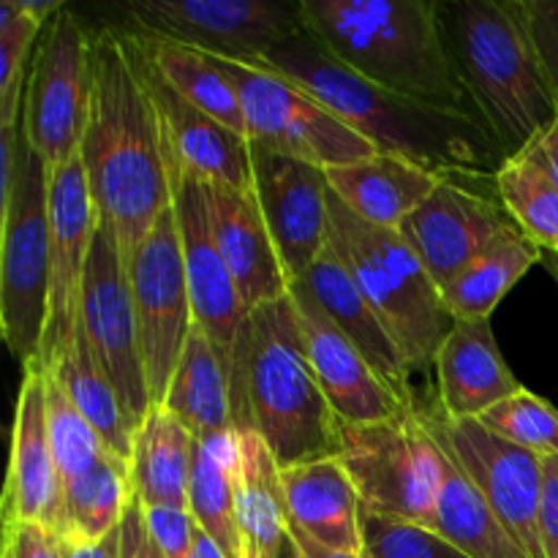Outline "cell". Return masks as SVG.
Segmentation results:
<instances>
[{
	"label": "cell",
	"mask_w": 558,
	"mask_h": 558,
	"mask_svg": "<svg viewBox=\"0 0 558 558\" xmlns=\"http://www.w3.org/2000/svg\"><path fill=\"white\" fill-rule=\"evenodd\" d=\"M134 499L129 463L104 456L85 474L63 485V515L58 534L63 543H98L118 532Z\"/></svg>",
	"instance_id": "obj_35"
},
{
	"label": "cell",
	"mask_w": 558,
	"mask_h": 558,
	"mask_svg": "<svg viewBox=\"0 0 558 558\" xmlns=\"http://www.w3.org/2000/svg\"><path fill=\"white\" fill-rule=\"evenodd\" d=\"M234 466H238V430L194 439V466L189 483V512L196 526L223 550L227 558H245L234 507Z\"/></svg>",
	"instance_id": "obj_33"
},
{
	"label": "cell",
	"mask_w": 558,
	"mask_h": 558,
	"mask_svg": "<svg viewBox=\"0 0 558 558\" xmlns=\"http://www.w3.org/2000/svg\"><path fill=\"white\" fill-rule=\"evenodd\" d=\"M44 371L54 376V381L63 387L65 396L82 412V417L98 430L107 450L114 452L120 461L131 463L134 434H131L129 423H125L123 407H120L112 381L107 379L104 368L98 365L96 354H93L82 319H76L69 343L60 349L58 357Z\"/></svg>",
	"instance_id": "obj_31"
},
{
	"label": "cell",
	"mask_w": 558,
	"mask_h": 558,
	"mask_svg": "<svg viewBox=\"0 0 558 558\" xmlns=\"http://www.w3.org/2000/svg\"><path fill=\"white\" fill-rule=\"evenodd\" d=\"M153 96L163 120V136L169 150V172H183L205 183L232 185L254 191V156L251 140L229 125L218 123L196 109L183 96L163 85L150 69Z\"/></svg>",
	"instance_id": "obj_22"
},
{
	"label": "cell",
	"mask_w": 558,
	"mask_h": 558,
	"mask_svg": "<svg viewBox=\"0 0 558 558\" xmlns=\"http://www.w3.org/2000/svg\"><path fill=\"white\" fill-rule=\"evenodd\" d=\"M417 412L430 436L477 485L523 554L529 558H545L543 539H539L543 458L501 439L480 420H452L441 409L425 412L417 407Z\"/></svg>",
	"instance_id": "obj_13"
},
{
	"label": "cell",
	"mask_w": 558,
	"mask_h": 558,
	"mask_svg": "<svg viewBox=\"0 0 558 558\" xmlns=\"http://www.w3.org/2000/svg\"><path fill=\"white\" fill-rule=\"evenodd\" d=\"M129 278L150 403L161 407L194 327L183 240H180L174 207L163 210L150 234L142 240L129 265Z\"/></svg>",
	"instance_id": "obj_14"
},
{
	"label": "cell",
	"mask_w": 558,
	"mask_h": 558,
	"mask_svg": "<svg viewBox=\"0 0 558 558\" xmlns=\"http://www.w3.org/2000/svg\"><path fill=\"white\" fill-rule=\"evenodd\" d=\"M327 245L352 272L412 374L434 368L456 319L447 314L439 287L403 234L363 221L330 191Z\"/></svg>",
	"instance_id": "obj_6"
},
{
	"label": "cell",
	"mask_w": 558,
	"mask_h": 558,
	"mask_svg": "<svg viewBox=\"0 0 558 558\" xmlns=\"http://www.w3.org/2000/svg\"><path fill=\"white\" fill-rule=\"evenodd\" d=\"M0 558H65V548L60 534L44 523L9 521L3 523Z\"/></svg>",
	"instance_id": "obj_42"
},
{
	"label": "cell",
	"mask_w": 558,
	"mask_h": 558,
	"mask_svg": "<svg viewBox=\"0 0 558 558\" xmlns=\"http://www.w3.org/2000/svg\"><path fill=\"white\" fill-rule=\"evenodd\" d=\"M510 227L515 221L501 205L496 178L447 174L398 232L441 292Z\"/></svg>",
	"instance_id": "obj_15"
},
{
	"label": "cell",
	"mask_w": 558,
	"mask_h": 558,
	"mask_svg": "<svg viewBox=\"0 0 558 558\" xmlns=\"http://www.w3.org/2000/svg\"><path fill=\"white\" fill-rule=\"evenodd\" d=\"M300 14L305 31L363 80L483 123L447 52L434 0H300Z\"/></svg>",
	"instance_id": "obj_5"
},
{
	"label": "cell",
	"mask_w": 558,
	"mask_h": 558,
	"mask_svg": "<svg viewBox=\"0 0 558 558\" xmlns=\"http://www.w3.org/2000/svg\"><path fill=\"white\" fill-rule=\"evenodd\" d=\"M60 515H63V480L49 441L44 368L31 363L25 365V379L16 398L3 523L33 521L58 532Z\"/></svg>",
	"instance_id": "obj_20"
},
{
	"label": "cell",
	"mask_w": 558,
	"mask_h": 558,
	"mask_svg": "<svg viewBox=\"0 0 558 558\" xmlns=\"http://www.w3.org/2000/svg\"><path fill=\"white\" fill-rule=\"evenodd\" d=\"M172 207L183 240L185 281H189L194 325L207 332L223 368H232L234 343L243 327L245 311L232 272L218 251L210 227V194L205 180L172 172Z\"/></svg>",
	"instance_id": "obj_18"
},
{
	"label": "cell",
	"mask_w": 558,
	"mask_h": 558,
	"mask_svg": "<svg viewBox=\"0 0 558 558\" xmlns=\"http://www.w3.org/2000/svg\"><path fill=\"white\" fill-rule=\"evenodd\" d=\"M289 298L298 311L305 352H308L316 381H319L332 414L341 423H381V420H392L414 409L398 401L396 392L376 376L363 352L338 330L336 322L322 311V305L303 287L292 283Z\"/></svg>",
	"instance_id": "obj_19"
},
{
	"label": "cell",
	"mask_w": 558,
	"mask_h": 558,
	"mask_svg": "<svg viewBox=\"0 0 558 558\" xmlns=\"http://www.w3.org/2000/svg\"><path fill=\"white\" fill-rule=\"evenodd\" d=\"M523 3H526L539 58H543L548 80L558 98V0H523Z\"/></svg>",
	"instance_id": "obj_43"
},
{
	"label": "cell",
	"mask_w": 558,
	"mask_h": 558,
	"mask_svg": "<svg viewBox=\"0 0 558 558\" xmlns=\"http://www.w3.org/2000/svg\"><path fill=\"white\" fill-rule=\"evenodd\" d=\"M232 82L245 114L251 145L303 158L322 169L376 156V147L311 93L262 65L216 58Z\"/></svg>",
	"instance_id": "obj_10"
},
{
	"label": "cell",
	"mask_w": 558,
	"mask_h": 558,
	"mask_svg": "<svg viewBox=\"0 0 558 558\" xmlns=\"http://www.w3.org/2000/svg\"><path fill=\"white\" fill-rule=\"evenodd\" d=\"M480 423L534 456H558V409L526 387L488 409Z\"/></svg>",
	"instance_id": "obj_39"
},
{
	"label": "cell",
	"mask_w": 558,
	"mask_h": 558,
	"mask_svg": "<svg viewBox=\"0 0 558 558\" xmlns=\"http://www.w3.org/2000/svg\"><path fill=\"white\" fill-rule=\"evenodd\" d=\"M543 265L548 267L550 276L558 281V251H543Z\"/></svg>",
	"instance_id": "obj_49"
},
{
	"label": "cell",
	"mask_w": 558,
	"mask_h": 558,
	"mask_svg": "<svg viewBox=\"0 0 558 558\" xmlns=\"http://www.w3.org/2000/svg\"><path fill=\"white\" fill-rule=\"evenodd\" d=\"M441 36L501 158L526 150L558 114L523 0H441Z\"/></svg>",
	"instance_id": "obj_4"
},
{
	"label": "cell",
	"mask_w": 558,
	"mask_h": 558,
	"mask_svg": "<svg viewBox=\"0 0 558 558\" xmlns=\"http://www.w3.org/2000/svg\"><path fill=\"white\" fill-rule=\"evenodd\" d=\"M194 558H227L223 556V550L218 548L216 543H213L210 537H207L202 529H196V539H194Z\"/></svg>",
	"instance_id": "obj_48"
},
{
	"label": "cell",
	"mask_w": 558,
	"mask_h": 558,
	"mask_svg": "<svg viewBox=\"0 0 558 558\" xmlns=\"http://www.w3.org/2000/svg\"><path fill=\"white\" fill-rule=\"evenodd\" d=\"M98 227L96 202L90 196L82 158L60 163L49 174V316L44 330L41 354L36 363L47 368L60 349L69 343L80 319L82 281H85L87 254Z\"/></svg>",
	"instance_id": "obj_17"
},
{
	"label": "cell",
	"mask_w": 558,
	"mask_h": 558,
	"mask_svg": "<svg viewBox=\"0 0 558 558\" xmlns=\"http://www.w3.org/2000/svg\"><path fill=\"white\" fill-rule=\"evenodd\" d=\"M194 466V436L174 414L153 407L131 445V488L142 507L189 510V483Z\"/></svg>",
	"instance_id": "obj_28"
},
{
	"label": "cell",
	"mask_w": 558,
	"mask_h": 558,
	"mask_svg": "<svg viewBox=\"0 0 558 558\" xmlns=\"http://www.w3.org/2000/svg\"><path fill=\"white\" fill-rule=\"evenodd\" d=\"M283 558H294V550H292V543L287 545V554H283Z\"/></svg>",
	"instance_id": "obj_50"
},
{
	"label": "cell",
	"mask_w": 558,
	"mask_h": 558,
	"mask_svg": "<svg viewBox=\"0 0 558 558\" xmlns=\"http://www.w3.org/2000/svg\"><path fill=\"white\" fill-rule=\"evenodd\" d=\"M543 262V248L518 227H510L485 248L456 281L441 289V303L456 322L490 319L512 287Z\"/></svg>",
	"instance_id": "obj_30"
},
{
	"label": "cell",
	"mask_w": 558,
	"mask_h": 558,
	"mask_svg": "<svg viewBox=\"0 0 558 558\" xmlns=\"http://www.w3.org/2000/svg\"><path fill=\"white\" fill-rule=\"evenodd\" d=\"M161 407L169 414H174L196 441L234 430L229 374L218 357L216 347L199 325L191 327L189 341H185Z\"/></svg>",
	"instance_id": "obj_29"
},
{
	"label": "cell",
	"mask_w": 558,
	"mask_h": 558,
	"mask_svg": "<svg viewBox=\"0 0 558 558\" xmlns=\"http://www.w3.org/2000/svg\"><path fill=\"white\" fill-rule=\"evenodd\" d=\"M65 558H120V529L98 543H63Z\"/></svg>",
	"instance_id": "obj_46"
},
{
	"label": "cell",
	"mask_w": 558,
	"mask_h": 558,
	"mask_svg": "<svg viewBox=\"0 0 558 558\" xmlns=\"http://www.w3.org/2000/svg\"><path fill=\"white\" fill-rule=\"evenodd\" d=\"M232 428L262 436L281 469L338 458L341 420L332 414L292 298L248 311L229 368Z\"/></svg>",
	"instance_id": "obj_3"
},
{
	"label": "cell",
	"mask_w": 558,
	"mask_h": 558,
	"mask_svg": "<svg viewBox=\"0 0 558 558\" xmlns=\"http://www.w3.org/2000/svg\"><path fill=\"white\" fill-rule=\"evenodd\" d=\"M434 368L439 376V409L452 420H480L496 403L523 390L496 343L490 319L456 322Z\"/></svg>",
	"instance_id": "obj_24"
},
{
	"label": "cell",
	"mask_w": 558,
	"mask_h": 558,
	"mask_svg": "<svg viewBox=\"0 0 558 558\" xmlns=\"http://www.w3.org/2000/svg\"><path fill=\"white\" fill-rule=\"evenodd\" d=\"M129 16L131 31L234 63H259L305 27L300 0H136L129 3Z\"/></svg>",
	"instance_id": "obj_12"
},
{
	"label": "cell",
	"mask_w": 558,
	"mask_h": 558,
	"mask_svg": "<svg viewBox=\"0 0 558 558\" xmlns=\"http://www.w3.org/2000/svg\"><path fill=\"white\" fill-rule=\"evenodd\" d=\"M93 38L71 9L58 11L33 52L22 101V134L49 169L80 156L93 96Z\"/></svg>",
	"instance_id": "obj_9"
},
{
	"label": "cell",
	"mask_w": 558,
	"mask_h": 558,
	"mask_svg": "<svg viewBox=\"0 0 558 558\" xmlns=\"http://www.w3.org/2000/svg\"><path fill=\"white\" fill-rule=\"evenodd\" d=\"M338 461L363 507L423 526L434 523L445 456L417 407L381 423H341Z\"/></svg>",
	"instance_id": "obj_8"
},
{
	"label": "cell",
	"mask_w": 558,
	"mask_h": 558,
	"mask_svg": "<svg viewBox=\"0 0 558 558\" xmlns=\"http://www.w3.org/2000/svg\"><path fill=\"white\" fill-rule=\"evenodd\" d=\"M49 174L52 169L22 134L14 172L3 183L0 240V327L22 365L41 354L49 316Z\"/></svg>",
	"instance_id": "obj_7"
},
{
	"label": "cell",
	"mask_w": 558,
	"mask_h": 558,
	"mask_svg": "<svg viewBox=\"0 0 558 558\" xmlns=\"http://www.w3.org/2000/svg\"><path fill=\"white\" fill-rule=\"evenodd\" d=\"M496 191L523 234L543 251H558V183L534 147L505 158L496 172Z\"/></svg>",
	"instance_id": "obj_36"
},
{
	"label": "cell",
	"mask_w": 558,
	"mask_h": 558,
	"mask_svg": "<svg viewBox=\"0 0 558 558\" xmlns=\"http://www.w3.org/2000/svg\"><path fill=\"white\" fill-rule=\"evenodd\" d=\"M210 194V227L218 251L232 272L245 311L287 298L292 283L278 259L259 199L254 191L207 183Z\"/></svg>",
	"instance_id": "obj_21"
},
{
	"label": "cell",
	"mask_w": 558,
	"mask_h": 558,
	"mask_svg": "<svg viewBox=\"0 0 558 558\" xmlns=\"http://www.w3.org/2000/svg\"><path fill=\"white\" fill-rule=\"evenodd\" d=\"M262 69L303 87L379 153H396L439 174L494 180L505 163L483 123L409 101L363 80L308 31L294 33L265 54Z\"/></svg>",
	"instance_id": "obj_2"
},
{
	"label": "cell",
	"mask_w": 558,
	"mask_h": 558,
	"mask_svg": "<svg viewBox=\"0 0 558 558\" xmlns=\"http://www.w3.org/2000/svg\"><path fill=\"white\" fill-rule=\"evenodd\" d=\"M80 319L85 325L93 354L112 381L123 407L131 434L140 430L150 414L145 360H142L140 325H136L134 294H131L129 267L120 256L112 227L98 218L87 254L85 281H82Z\"/></svg>",
	"instance_id": "obj_11"
},
{
	"label": "cell",
	"mask_w": 558,
	"mask_h": 558,
	"mask_svg": "<svg viewBox=\"0 0 558 558\" xmlns=\"http://www.w3.org/2000/svg\"><path fill=\"white\" fill-rule=\"evenodd\" d=\"M281 485L292 526L327 548L363 554V501L338 458L281 469Z\"/></svg>",
	"instance_id": "obj_25"
},
{
	"label": "cell",
	"mask_w": 558,
	"mask_h": 558,
	"mask_svg": "<svg viewBox=\"0 0 558 558\" xmlns=\"http://www.w3.org/2000/svg\"><path fill=\"white\" fill-rule=\"evenodd\" d=\"M294 283L303 287L322 305V311L336 322L338 330L363 352L376 376L396 392L398 401L407 407H417L412 381H409L412 368H409L407 357L330 245L316 259V265Z\"/></svg>",
	"instance_id": "obj_23"
},
{
	"label": "cell",
	"mask_w": 558,
	"mask_h": 558,
	"mask_svg": "<svg viewBox=\"0 0 558 558\" xmlns=\"http://www.w3.org/2000/svg\"><path fill=\"white\" fill-rule=\"evenodd\" d=\"M441 447V445H439ZM441 485L430 529L456 545L469 558H529L510 537L477 485L441 447Z\"/></svg>",
	"instance_id": "obj_32"
},
{
	"label": "cell",
	"mask_w": 558,
	"mask_h": 558,
	"mask_svg": "<svg viewBox=\"0 0 558 558\" xmlns=\"http://www.w3.org/2000/svg\"><path fill=\"white\" fill-rule=\"evenodd\" d=\"M539 539H543L545 558H558V456L543 458Z\"/></svg>",
	"instance_id": "obj_44"
},
{
	"label": "cell",
	"mask_w": 558,
	"mask_h": 558,
	"mask_svg": "<svg viewBox=\"0 0 558 558\" xmlns=\"http://www.w3.org/2000/svg\"><path fill=\"white\" fill-rule=\"evenodd\" d=\"M254 194L259 199L289 283L300 281L327 251L330 183L327 169L303 158L251 145Z\"/></svg>",
	"instance_id": "obj_16"
},
{
	"label": "cell",
	"mask_w": 558,
	"mask_h": 558,
	"mask_svg": "<svg viewBox=\"0 0 558 558\" xmlns=\"http://www.w3.org/2000/svg\"><path fill=\"white\" fill-rule=\"evenodd\" d=\"M529 147H534V153L543 158V163L548 167V172L554 174L558 183V114L554 118V123H550Z\"/></svg>",
	"instance_id": "obj_47"
},
{
	"label": "cell",
	"mask_w": 558,
	"mask_h": 558,
	"mask_svg": "<svg viewBox=\"0 0 558 558\" xmlns=\"http://www.w3.org/2000/svg\"><path fill=\"white\" fill-rule=\"evenodd\" d=\"M80 158L98 218L112 227L129 267L172 207L163 120L134 31L101 27L93 38V96Z\"/></svg>",
	"instance_id": "obj_1"
},
{
	"label": "cell",
	"mask_w": 558,
	"mask_h": 558,
	"mask_svg": "<svg viewBox=\"0 0 558 558\" xmlns=\"http://www.w3.org/2000/svg\"><path fill=\"white\" fill-rule=\"evenodd\" d=\"M234 507L245 558H283L289 545V515L281 466L254 430H238Z\"/></svg>",
	"instance_id": "obj_27"
},
{
	"label": "cell",
	"mask_w": 558,
	"mask_h": 558,
	"mask_svg": "<svg viewBox=\"0 0 558 558\" xmlns=\"http://www.w3.org/2000/svg\"><path fill=\"white\" fill-rule=\"evenodd\" d=\"M44 392H47L49 441H52L60 480L65 485L80 477V474H85L87 469L96 466L104 456H109V450L101 436H98V430L82 417L74 401L65 396L63 387L47 371H44Z\"/></svg>",
	"instance_id": "obj_38"
},
{
	"label": "cell",
	"mask_w": 558,
	"mask_h": 558,
	"mask_svg": "<svg viewBox=\"0 0 558 558\" xmlns=\"http://www.w3.org/2000/svg\"><path fill=\"white\" fill-rule=\"evenodd\" d=\"M120 558H163L161 548L147 532L145 507L136 496L131 499L123 523H120Z\"/></svg>",
	"instance_id": "obj_45"
},
{
	"label": "cell",
	"mask_w": 558,
	"mask_h": 558,
	"mask_svg": "<svg viewBox=\"0 0 558 558\" xmlns=\"http://www.w3.org/2000/svg\"><path fill=\"white\" fill-rule=\"evenodd\" d=\"M136 38H140L147 65L163 85L172 87L178 96L194 104L196 109L216 118L218 123L248 136L245 134V114L243 107H240L238 93H234L232 82H229V76L223 74L213 54L183 47V44L163 41V38L156 36H145V33H136Z\"/></svg>",
	"instance_id": "obj_34"
},
{
	"label": "cell",
	"mask_w": 558,
	"mask_h": 558,
	"mask_svg": "<svg viewBox=\"0 0 558 558\" xmlns=\"http://www.w3.org/2000/svg\"><path fill=\"white\" fill-rule=\"evenodd\" d=\"M145 523L163 558H194L196 521L180 507H145Z\"/></svg>",
	"instance_id": "obj_41"
},
{
	"label": "cell",
	"mask_w": 558,
	"mask_h": 558,
	"mask_svg": "<svg viewBox=\"0 0 558 558\" xmlns=\"http://www.w3.org/2000/svg\"><path fill=\"white\" fill-rule=\"evenodd\" d=\"M44 27L25 0L0 3V129L22 120L27 71Z\"/></svg>",
	"instance_id": "obj_37"
},
{
	"label": "cell",
	"mask_w": 558,
	"mask_h": 558,
	"mask_svg": "<svg viewBox=\"0 0 558 558\" xmlns=\"http://www.w3.org/2000/svg\"><path fill=\"white\" fill-rule=\"evenodd\" d=\"M363 554L371 558H469L456 545L447 543L436 529L401 518L360 510Z\"/></svg>",
	"instance_id": "obj_40"
},
{
	"label": "cell",
	"mask_w": 558,
	"mask_h": 558,
	"mask_svg": "<svg viewBox=\"0 0 558 558\" xmlns=\"http://www.w3.org/2000/svg\"><path fill=\"white\" fill-rule=\"evenodd\" d=\"M447 174L425 169L396 153H376L347 167L327 169L330 191L363 221L381 229L401 223L428 199Z\"/></svg>",
	"instance_id": "obj_26"
}]
</instances>
